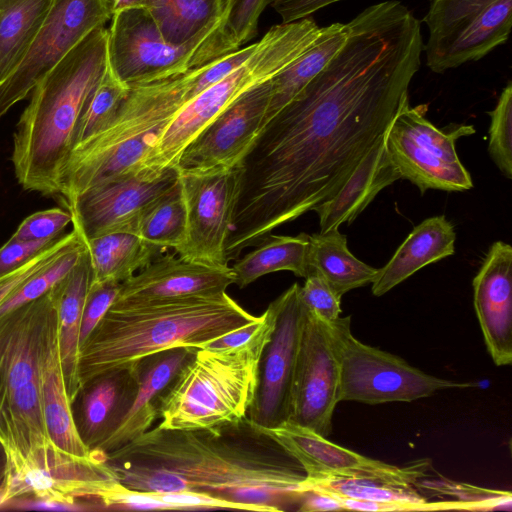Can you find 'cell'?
Returning <instances> with one entry per match:
<instances>
[{"mask_svg":"<svg viewBox=\"0 0 512 512\" xmlns=\"http://www.w3.org/2000/svg\"><path fill=\"white\" fill-rule=\"evenodd\" d=\"M148 0H113V13L131 8H146Z\"/></svg>","mask_w":512,"mask_h":512,"instance_id":"49","label":"cell"},{"mask_svg":"<svg viewBox=\"0 0 512 512\" xmlns=\"http://www.w3.org/2000/svg\"><path fill=\"white\" fill-rule=\"evenodd\" d=\"M350 319H338L339 402H412L439 390L474 386L429 375L397 355L364 344L353 336Z\"/></svg>","mask_w":512,"mask_h":512,"instance_id":"10","label":"cell"},{"mask_svg":"<svg viewBox=\"0 0 512 512\" xmlns=\"http://www.w3.org/2000/svg\"><path fill=\"white\" fill-rule=\"evenodd\" d=\"M107 36V64L130 88L181 74L237 50L222 29L201 40L167 42L146 8L114 12Z\"/></svg>","mask_w":512,"mask_h":512,"instance_id":"8","label":"cell"},{"mask_svg":"<svg viewBox=\"0 0 512 512\" xmlns=\"http://www.w3.org/2000/svg\"><path fill=\"white\" fill-rule=\"evenodd\" d=\"M41 397L48 437L61 453L75 460L95 457L82 441L68 398L59 348L58 321L54 326L41 368Z\"/></svg>","mask_w":512,"mask_h":512,"instance_id":"26","label":"cell"},{"mask_svg":"<svg viewBox=\"0 0 512 512\" xmlns=\"http://www.w3.org/2000/svg\"><path fill=\"white\" fill-rule=\"evenodd\" d=\"M128 92L129 88L115 78L107 64L103 77L80 116L74 134V146L108 124L119 110Z\"/></svg>","mask_w":512,"mask_h":512,"instance_id":"36","label":"cell"},{"mask_svg":"<svg viewBox=\"0 0 512 512\" xmlns=\"http://www.w3.org/2000/svg\"><path fill=\"white\" fill-rule=\"evenodd\" d=\"M85 249L86 245L82 238L75 247L31 276L0 304V315L34 301L50 291L75 267Z\"/></svg>","mask_w":512,"mask_h":512,"instance_id":"37","label":"cell"},{"mask_svg":"<svg viewBox=\"0 0 512 512\" xmlns=\"http://www.w3.org/2000/svg\"><path fill=\"white\" fill-rule=\"evenodd\" d=\"M316 490L333 496L387 504L391 511L470 510L462 501L428 502L414 488H404L380 481L350 477L305 479L298 493Z\"/></svg>","mask_w":512,"mask_h":512,"instance_id":"28","label":"cell"},{"mask_svg":"<svg viewBox=\"0 0 512 512\" xmlns=\"http://www.w3.org/2000/svg\"><path fill=\"white\" fill-rule=\"evenodd\" d=\"M386 136L387 129L336 194L313 209L319 217L320 233L352 223L382 189L401 179L388 154Z\"/></svg>","mask_w":512,"mask_h":512,"instance_id":"24","label":"cell"},{"mask_svg":"<svg viewBox=\"0 0 512 512\" xmlns=\"http://www.w3.org/2000/svg\"><path fill=\"white\" fill-rule=\"evenodd\" d=\"M235 283L228 265L214 266L160 255L146 267L121 283L112 306H130L154 301L226 292Z\"/></svg>","mask_w":512,"mask_h":512,"instance_id":"20","label":"cell"},{"mask_svg":"<svg viewBox=\"0 0 512 512\" xmlns=\"http://www.w3.org/2000/svg\"><path fill=\"white\" fill-rule=\"evenodd\" d=\"M456 234L444 215L425 219L414 227L372 284L374 296H382L424 266L442 260L455 251Z\"/></svg>","mask_w":512,"mask_h":512,"instance_id":"25","label":"cell"},{"mask_svg":"<svg viewBox=\"0 0 512 512\" xmlns=\"http://www.w3.org/2000/svg\"><path fill=\"white\" fill-rule=\"evenodd\" d=\"M72 222V214L61 208L38 211L26 217L10 237L16 240H52Z\"/></svg>","mask_w":512,"mask_h":512,"instance_id":"42","label":"cell"},{"mask_svg":"<svg viewBox=\"0 0 512 512\" xmlns=\"http://www.w3.org/2000/svg\"><path fill=\"white\" fill-rule=\"evenodd\" d=\"M416 486L425 487L441 494H450L457 500L469 504L473 510H511V492L491 490L452 482L448 479L436 481L420 480Z\"/></svg>","mask_w":512,"mask_h":512,"instance_id":"41","label":"cell"},{"mask_svg":"<svg viewBox=\"0 0 512 512\" xmlns=\"http://www.w3.org/2000/svg\"><path fill=\"white\" fill-rule=\"evenodd\" d=\"M309 272L318 273L336 295L371 284L378 269L357 259L347 247L346 236L337 229L309 235Z\"/></svg>","mask_w":512,"mask_h":512,"instance_id":"30","label":"cell"},{"mask_svg":"<svg viewBox=\"0 0 512 512\" xmlns=\"http://www.w3.org/2000/svg\"><path fill=\"white\" fill-rule=\"evenodd\" d=\"M242 165L205 173H180L186 230L174 249L181 258L214 266L228 265L226 246L240 194Z\"/></svg>","mask_w":512,"mask_h":512,"instance_id":"13","label":"cell"},{"mask_svg":"<svg viewBox=\"0 0 512 512\" xmlns=\"http://www.w3.org/2000/svg\"><path fill=\"white\" fill-rule=\"evenodd\" d=\"M58 284L40 298L0 315V414L21 389L41 380L58 321Z\"/></svg>","mask_w":512,"mask_h":512,"instance_id":"18","label":"cell"},{"mask_svg":"<svg viewBox=\"0 0 512 512\" xmlns=\"http://www.w3.org/2000/svg\"><path fill=\"white\" fill-rule=\"evenodd\" d=\"M186 230V208L180 179L177 184L140 218L134 231L147 243L166 251L176 249Z\"/></svg>","mask_w":512,"mask_h":512,"instance_id":"35","label":"cell"},{"mask_svg":"<svg viewBox=\"0 0 512 512\" xmlns=\"http://www.w3.org/2000/svg\"><path fill=\"white\" fill-rule=\"evenodd\" d=\"M260 428L297 461L307 479L363 478L414 488L427 476L430 468L427 460L400 467L366 457L290 421L271 428Z\"/></svg>","mask_w":512,"mask_h":512,"instance_id":"17","label":"cell"},{"mask_svg":"<svg viewBox=\"0 0 512 512\" xmlns=\"http://www.w3.org/2000/svg\"><path fill=\"white\" fill-rule=\"evenodd\" d=\"M341 0H272V7L280 15L282 23L310 17L316 11Z\"/></svg>","mask_w":512,"mask_h":512,"instance_id":"46","label":"cell"},{"mask_svg":"<svg viewBox=\"0 0 512 512\" xmlns=\"http://www.w3.org/2000/svg\"><path fill=\"white\" fill-rule=\"evenodd\" d=\"M138 387L139 366L135 362L103 373L80 389L72 411L78 433L90 451L116 429L130 409Z\"/></svg>","mask_w":512,"mask_h":512,"instance_id":"22","label":"cell"},{"mask_svg":"<svg viewBox=\"0 0 512 512\" xmlns=\"http://www.w3.org/2000/svg\"><path fill=\"white\" fill-rule=\"evenodd\" d=\"M267 3L268 0H225L221 28L234 48L243 47L255 37Z\"/></svg>","mask_w":512,"mask_h":512,"instance_id":"39","label":"cell"},{"mask_svg":"<svg viewBox=\"0 0 512 512\" xmlns=\"http://www.w3.org/2000/svg\"><path fill=\"white\" fill-rule=\"evenodd\" d=\"M320 28L313 18L272 26L240 66L186 102L148 154L143 170L176 167L185 148L251 88L270 80L299 57Z\"/></svg>","mask_w":512,"mask_h":512,"instance_id":"7","label":"cell"},{"mask_svg":"<svg viewBox=\"0 0 512 512\" xmlns=\"http://www.w3.org/2000/svg\"><path fill=\"white\" fill-rule=\"evenodd\" d=\"M104 459L130 489L205 493L273 512L298 502L305 479L297 461L248 416L209 429L157 426Z\"/></svg>","mask_w":512,"mask_h":512,"instance_id":"2","label":"cell"},{"mask_svg":"<svg viewBox=\"0 0 512 512\" xmlns=\"http://www.w3.org/2000/svg\"><path fill=\"white\" fill-rule=\"evenodd\" d=\"M427 105L411 107L406 98L387 128L388 154L401 175L421 193L428 189L464 191L473 187L460 162L455 142L475 133L472 125H457L448 132L425 117Z\"/></svg>","mask_w":512,"mask_h":512,"instance_id":"9","label":"cell"},{"mask_svg":"<svg viewBox=\"0 0 512 512\" xmlns=\"http://www.w3.org/2000/svg\"><path fill=\"white\" fill-rule=\"evenodd\" d=\"M84 242L91 261L93 283H122L163 253L137 235L125 232L109 233Z\"/></svg>","mask_w":512,"mask_h":512,"instance_id":"31","label":"cell"},{"mask_svg":"<svg viewBox=\"0 0 512 512\" xmlns=\"http://www.w3.org/2000/svg\"><path fill=\"white\" fill-rule=\"evenodd\" d=\"M113 0H52L28 52L0 85V118L80 41L112 18Z\"/></svg>","mask_w":512,"mask_h":512,"instance_id":"12","label":"cell"},{"mask_svg":"<svg viewBox=\"0 0 512 512\" xmlns=\"http://www.w3.org/2000/svg\"><path fill=\"white\" fill-rule=\"evenodd\" d=\"M300 297L305 307L321 320L330 323L340 317L341 297L318 273H308L304 285L300 286Z\"/></svg>","mask_w":512,"mask_h":512,"instance_id":"43","label":"cell"},{"mask_svg":"<svg viewBox=\"0 0 512 512\" xmlns=\"http://www.w3.org/2000/svg\"><path fill=\"white\" fill-rule=\"evenodd\" d=\"M263 322L246 344L226 349L197 348L160 398L158 427L209 429L247 417L259 363L275 322L270 303Z\"/></svg>","mask_w":512,"mask_h":512,"instance_id":"6","label":"cell"},{"mask_svg":"<svg viewBox=\"0 0 512 512\" xmlns=\"http://www.w3.org/2000/svg\"><path fill=\"white\" fill-rule=\"evenodd\" d=\"M271 79L244 93L185 148L176 165L180 173H205L241 164L263 128Z\"/></svg>","mask_w":512,"mask_h":512,"instance_id":"19","label":"cell"},{"mask_svg":"<svg viewBox=\"0 0 512 512\" xmlns=\"http://www.w3.org/2000/svg\"><path fill=\"white\" fill-rule=\"evenodd\" d=\"M347 35V23L321 27L311 45L271 79L264 125L289 103L330 61Z\"/></svg>","mask_w":512,"mask_h":512,"instance_id":"29","label":"cell"},{"mask_svg":"<svg viewBox=\"0 0 512 512\" xmlns=\"http://www.w3.org/2000/svg\"><path fill=\"white\" fill-rule=\"evenodd\" d=\"M474 308L497 366L512 363V247L494 242L473 279Z\"/></svg>","mask_w":512,"mask_h":512,"instance_id":"21","label":"cell"},{"mask_svg":"<svg viewBox=\"0 0 512 512\" xmlns=\"http://www.w3.org/2000/svg\"><path fill=\"white\" fill-rule=\"evenodd\" d=\"M82 241L79 231L60 235L56 241L23 266L0 277V304L26 280Z\"/></svg>","mask_w":512,"mask_h":512,"instance_id":"40","label":"cell"},{"mask_svg":"<svg viewBox=\"0 0 512 512\" xmlns=\"http://www.w3.org/2000/svg\"><path fill=\"white\" fill-rule=\"evenodd\" d=\"M423 46L420 21L398 0L347 23L339 50L241 162L228 262L336 194L409 97Z\"/></svg>","mask_w":512,"mask_h":512,"instance_id":"1","label":"cell"},{"mask_svg":"<svg viewBox=\"0 0 512 512\" xmlns=\"http://www.w3.org/2000/svg\"><path fill=\"white\" fill-rule=\"evenodd\" d=\"M309 235H268L231 267L235 283L244 288L258 278L277 271H291L305 278L309 273Z\"/></svg>","mask_w":512,"mask_h":512,"instance_id":"33","label":"cell"},{"mask_svg":"<svg viewBox=\"0 0 512 512\" xmlns=\"http://www.w3.org/2000/svg\"><path fill=\"white\" fill-rule=\"evenodd\" d=\"M488 152L501 173L512 178V83L509 81L502 90L495 108L488 112Z\"/></svg>","mask_w":512,"mask_h":512,"instance_id":"38","label":"cell"},{"mask_svg":"<svg viewBox=\"0 0 512 512\" xmlns=\"http://www.w3.org/2000/svg\"><path fill=\"white\" fill-rule=\"evenodd\" d=\"M57 238L52 240H16L10 238L0 247V277L29 262L53 244Z\"/></svg>","mask_w":512,"mask_h":512,"instance_id":"45","label":"cell"},{"mask_svg":"<svg viewBox=\"0 0 512 512\" xmlns=\"http://www.w3.org/2000/svg\"><path fill=\"white\" fill-rule=\"evenodd\" d=\"M178 180L176 167L145 170L94 186L65 205L84 240L116 232L134 234L143 214Z\"/></svg>","mask_w":512,"mask_h":512,"instance_id":"15","label":"cell"},{"mask_svg":"<svg viewBox=\"0 0 512 512\" xmlns=\"http://www.w3.org/2000/svg\"><path fill=\"white\" fill-rule=\"evenodd\" d=\"M298 510L301 512H322L344 510L339 501L330 494L307 490L300 493Z\"/></svg>","mask_w":512,"mask_h":512,"instance_id":"48","label":"cell"},{"mask_svg":"<svg viewBox=\"0 0 512 512\" xmlns=\"http://www.w3.org/2000/svg\"><path fill=\"white\" fill-rule=\"evenodd\" d=\"M52 0H0V85L28 52Z\"/></svg>","mask_w":512,"mask_h":512,"instance_id":"34","label":"cell"},{"mask_svg":"<svg viewBox=\"0 0 512 512\" xmlns=\"http://www.w3.org/2000/svg\"><path fill=\"white\" fill-rule=\"evenodd\" d=\"M196 350V347H175L138 361L139 387L130 409L112 434L91 452H112L149 430L158 419L161 396Z\"/></svg>","mask_w":512,"mask_h":512,"instance_id":"23","label":"cell"},{"mask_svg":"<svg viewBox=\"0 0 512 512\" xmlns=\"http://www.w3.org/2000/svg\"><path fill=\"white\" fill-rule=\"evenodd\" d=\"M120 286L116 281L90 283L81 319L80 346L111 307Z\"/></svg>","mask_w":512,"mask_h":512,"instance_id":"44","label":"cell"},{"mask_svg":"<svg viewBox=\"0 0 512 512\" xmlns=\"http://www.w3.org/2000/svg\"><path fill=\"white\" fill-rule=\"evenodd\" d=\"M200 66L129 88L113 119L70 152L60 178L65 204L94 186L145 171L162 132L193 98Z\"/></svg>","mask_w":512,"mask_h":512,"instance_id":"5","label":"cell"},{"mask_svg":"<svg viewBox=\"0 0 512 512\" xmlns=\"http://www.w3.org/2000/svg\"><path fill=\"white\" fill-rule=\"evenodd\" d=\"M426 65L434 73L477 61L506 43L512 0H430L423 18Z\"/></svg>","mask_w":512,"mask_h":512,"instance_id":"11","label":"cell"},{"mask_svg":"<svg viewBox=\"0 0 512 512\" xmlns=\"http://www.w3.org/2000/svg\"><path fill=\"white\" fill-rule=\"evenodd\" d=\"M226 292L112 306L80 346V389L91 379L175 347L204 348L256 321Z\"/></svg>","mask_w":512,"mask_h":512,"instance_id":"3","label":"cell"},{"mask_svg":"<svg viewBox=\"0 0 512 512\" xmlns=\"http://www.w3.org/2000/svg\"><path fill=\"white\" fill-rule=\"evenodd\" d=\"M262 322L263 315L259 316L256 321L214 340L204 348L212 350H226L242 346L255 336L261 327Z\"/></svg>","mask_w":512,"mask_h":512,"instance_id":"47","label":"cell"},{"mask_svg":"<svg viewBox=\"0 0 512 512\" xmlns=\"http://www.w3.org/2000/svg\"><path fill=\"white\" fill-rule=\"evenodd\" d=\"M92 280L87 248L75 267L58 283V336L66 391L71 404L79 391L78 356L83 308Z\"/></svg>","mask_w":512,"mask_h":512,"instance_id":"27","label":"cell"},{"mask_svg":"<svg viewBox=\"0 0 512 512\" xmlns=\"http://www.w3.org/2000/svg\"><path fill=\"white\" fill-rule=\"evenodd\" d=\"M271 304L275 322L259 363L257 387L248 418L271 428L289 420L291 392L306 307L294 283Z\"/></svg>","mask_w":512,"mask_h":512,"instance_id":"16","label":"cell"},{"mask_svg":"<svg viewBox=\"0 0 512 512\" xmlns=\"http://www.w3.org/2000/svg\"><path fill=\"white\" fill-rule=\"evenodd\" d=\"M224 4L225 0H148L146 9L165 40L182 45L222 29Z\"/></svg>","mask_w":512,"mask_h":512,"instance_id":"32","label":"cell"},{"mask_svg":"<svg viewBox=\"0 0 512 512\" xmlns=\"http://www.w3.org/2000/svg\"><path fill=\"white\" fill-rule=\"evenodd\" d=\"M338 319L325 322L306 308L288 420L327 438L339 403Z\"/></svg>","mask_w":512,"mask_h":512,"instance_id":"14","label":"cell"},{"mask_svg":"<svg viewBox=\"0 0 512 512\" xmlns=\"http://www.w3.org/2000/svg\"><path fill=\"white\" fill-rule=\"evenodd\" d=\"M107 36L104 26L94 29L31 91L13 134L11 158L24 189L59 194L78 121L107 69Z\"/></svg>","mask_w":512,"mask_h":512,"instance_id":"4","label":"cell"}]
</instances>
